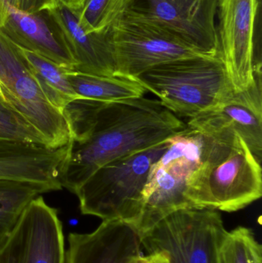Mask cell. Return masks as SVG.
I'll return each instance as SVG.
<instances>
[{
    "label": "cell",
    "mask_w": 262,
    "mask_h": 263,
    "mask_svg": "<svg viewBox=\"0 0 262 263\" xmlns=\"http://www.w3.org/2000/svg\"><path fill=\"white\" fill-rule=\"evenodd\" d=\"M226 232L218 210L186 209L169 215L140 238L148 253L165 252L169 263H219Z\"/></svg>",
    "instance_id": "8992f818"
},
{
    "label": "cell",
    "mask_w": 262,
    "mask_h": 263,
    "mask_svg": "<svg viewBox=\"0 0 262 263\" xmlns=\"http://www.w3.org/2000/svg\"><path fill=\"white\" fill-rule=\"evenodd\" d=\"M134 0H86L75 12L78 24L86 33L107 32L130 9Z\"/></svg>",
    "instance_id": "ffe728a7"
},
{
    "label": "cell",
    "mask_w": 262,
    "mask_h": 263,
    "mask_svg": "<svg viewBox=\"0 0 262 263\" xmlns=\"http://www.w3.org/2000/svg\"><path fill=\"white\" fill-rule=\"evenodd\" d=\"M61 27L75 62L74 72L96 76H115L110 31L86 33L73 12L61 5L50 9Z\"/></svg>",
    "instance_id": "2e32d148"
},
{
    "label": "cell",
    "mask_w": 262,
    "mask_h": 263,
    "mask_svg": "<svg viewBox=\"0 0 262 263\" xmlns=\"http://www.w3.org/2000/svg\"><path fill=\"white\" fill-rule=\"evenodd\" d=\"M65 263H142L141 238L135 227L118 219L103 220L90 233H71Z\"/></svg>",
    "instance_id": "7c38bea8"
},
{
    "label": "cell",
    "mask_w": 262,
    "mask_h": 263,
    "mask_svg": "<svg viewBox=\"0 0 262 263\" xmlns=\"http://www.w3.org/2000/svg\"><path fill=\"white\" fill-rule=\"evenodd\" d=\"M168 139L98 168L75 192L82 214L103 221L118 219L135 227L143 213L151 167L169 148Z\"/></svg>",
    "instance_id": "277c9868"
},
{
    "label": "cell",
    "mask_w": 262,
    "mask_h": 263,
    "mask_svg": "<svg viewBox=\"0 0 262 263\" xmlns=\"http://www.w3.org/2000/svg\"><path fill=\"white\" fill-rule=\"evenodd\" d=\"M0 97H1V96H0Z\"/></svg>",
    "instance_id": "484cf974"
},
{
    "label": "cell",
    "mask_w": 262,
    "mask_h": 263,
    "mask_svg": "<svg viewBox=\"0 0 262 263\" xmlns=\"http://www.w3.org/2000/svg\"><path fill=\"white\" fill-rule=\"evenodd\" d=\"M259 0H218L220 51L237 92L254 83V32Z\"/></svg>",
    "instance_id": "8fae6325"
},
{
    "label": "cell",
    "mask_w": 262,
    "mask_h": 263,
    "mask_svg": "<svg viewBox=\"0 0 262 263\" xmlns=\"http://www.w3.org/2000/svg\"><path fill=\"white\" fill-rule=\"evenodd\" d=\"M18 49L48 101L62 114L70 102L83 98L75 93L69 83L68 69L38 54L23 48Z\"/></svg>",
    "instance_id": "ac0fdd59"
},
{
    "label": "cell",
    "mask_w": 262,
    "mask_h": 263,
    "mask_svg": "<svg viewBox=\"0 0 262 263\" xmlns=\"http://www.w3.org/2000/svg\"><path fill=\"white\" fill-rule=\"evenodd\" d=\"M219 263H262L261 245L251 229L226 232L219 248Z\"/></svg>",
    "instance_id": "44dd1931"
},
{
    "label": "cell",
    "mask_w": 262,
    "mask_h": 263,
    "mask_svg": "<svg viewBox=\"0 0 262 263\" xmlns=\"http://www.w3.org/2000/svg\"><path fill=\"white\" fill-rule=\"evenodd\" d=\"M65 252L58 211L38 196L0 247V263H65Z\"/></svg>",
    "instance_id": "30bf717a"
},
{
    "label": "cell",
    "mask_w": 262,
    "mask_h": 263,
    "mask_svg": "<svg viewBox=\"0 0 262 263\" xmlns=\"http://www.w3.org/2000/svg\"><path fill=\"white\" fill-rule=\"evenodd\" d=\"M55 0H0V28L4 25L9 8H13L26 13H33L57 6Z\"/></svg>",
    "instance_id": "603a6c76"
},
{
    "label": "cell",
    "mask_w": 262,
    "mask_h": 263,
    "mask_svg": "<svg viewBox=\"0 0 262 263\" xmlns=\"http://www.w3.org/2000/svg\"><path fill=\"white\" fill-rule=\"evenodd\" d=\"M109 32L118 77L134 79L158 65L203 55L169 29L130 11Z\"/></svg>",
    "instance_id": "ba28073f"
},
{
    "label": "cell",
    "mask_w": 262,
    "mask_h": 263,
    "mask_svg": "<svg viewBox=\"0 0 262 263\" xmlns=\"http://www.w3.org/2000/svg\"><path fill=\"white\" fill-rule=\"evenodd\" d=\"M58 4L64 6L71 12L75 13L81 9L86 0H55Z\"/></svg>",
    "instance_id": "d4e9b609"
},
{
    "label": "cell",
    "mask_w": 262,
    "mask_h": 263,
    "mask_svg": "<svg viewBox=\"0 0 262 263\" xmlns=\"http://www.w3.org/2000/svg\"><path fill=\"white\" fill-rule=\"evenodd\" d=\"M168 140L169 148L151 167L145 187L144 207L135 227L140 236L172 213L195 209L187 198L188 183L201 163L204 134L189 126Z\"/></svg>",
    "instance_id": "5b68a950"
},
{
    "label": "cell",
    "mask_w": 262,
    "mask_h": 263,
    "mask_svg": "<svg viewBox=\"0 0 262 263\" xmlns=\"http://www.w3.org/2000/svg\"><path fill=\"white\" fill-rule=\"evenodd\" d=\"M53 191L51 187L41 184L0 180V247L12 234L31 201Z\"/></svg>",
    "instance_id": "d6986e66"
},
{
    "label": "cell",
    "mask_w": 262,
    "mask_h": 263,
    "mask_svg": "<svg viewBox=\"0 0 262 263\" xmlns=\"http://www.w3.org/2000/svg\"><path fill=\"white\" fill-rule=\"evenodd\" d=\"M68 79L77 95L97 101L116 102L144 97L146 89L135 79L96 76L68 70Z\"/></svg>",
    "instance_id": "e0dca14e"
},
{
    "label": "cell",
    "mask_w": 262,
    "mask_h": 263,
    "mask_svg": "<svg viewBox=\"0 0 262 263\" xmlns=\"http://www.w3.org/2000/svg\"><path fill=\"white\" fill-rule=\"evenodd\" d=\"M69 145L50 148L43 145L0 139V180L41 184L62 190L60 175Z\"/></svg>",
    "instance_id": "5bb4252c"
},
{
    "label": "cell",
    "mask_w": 262,
    "mask_h": 263,
    "mask_svg": "<svg viewBox=\"0 0 262 263\" xmlns=\"http://www.w3.org/2000/svg\"><path fill=\"white\" fill-rule=\"evenodd\" d=\"M255 83L212 109L190 119L188 126L200 132L230 128L246 142L261 164L262 156L261 72L254 73Z\"/></svg>",
    "instance_id": "4fadbf2b"
},
{
    "label": "cell",
    "mask_w": 262,
    "mask_h": 263,
    "mask_svg": "<svg viewBox=\"0 0 262 263\" xmlns=\"http://www.w3.org/2000/svg\"><path fill=\"white\" fill-rule=\"evenodd\" d=\"M201 133V163L188 183L187 198L193 208L232 213L259 199L261 164L238 133L227 127Z\"/></svg>",
    "instance_id": "7a4b0ae2"
},
{
    "label": "cell",
    "mask_w": 262,
    "mask_h": 263,
    "mask_svg": "<svg viewBox=\"0 0 262 263\" xmlns=\"http://www.w3.org/2000/svg\"><path fill=\"white\" fill-rule=\"evenodd\" d=\"M134 79L172 114L190 119L228 101L237 92L221 55L168 62Z\"/></svg>",
    "instance_id": "3957f363"
},
{
    "label": "cell",
    "mask_w": 262,
    "mask_h": 263,
    "mask_svg": "<svg viewBox=\"0 0 262 263\" xmlns=\"http://www.w3.org/2000/svg\"><path fill=\"white\" fill-rule=\"evenodd\" d=\"M0 96L41 134L46 147L67 145L69 131L63 114L48 101L18 46L1 31Z\"/></svg>",
    "instance_id": "52a82bcc"
},
{
    "label": "cell",
    "mask_w": 262,
    "mask_h": 263,
    "mask_svg": "<svg viewBox=\"0 0 262 263\" xmlns=\"http://www.w3.org/2000/svg\"><path fill=\"white\" fill-rule=\"evenodd\" d=\"M218 0H134L129 11L178 35L200 53L221 55Z\"/></svg>",
    "instance_id": "9c48e42d"
},
{
    "label": "cell",
    "mask_w": 262,
    "mask_h": 263,
    "mask_svg": "<svg viewBox=\"0 0 262 263\" xmlns=\"http://www.w3.org/2000/svg\"><path fill=\"white\" fill-rule=\"evenodd\" d=\"M142 263H169V257L165 252H155L143 256Z\"/></svg>",
    "instance_id": "cb8c5ba5"
},
{
    "label": "cell",
    "mask_w": 262,
    "mask_h": 263,
    "mask_svg": "<svg viewBox=\"0 0 262 263\" xmlns=\"http://www.w3.org/2000/svg\"><path fill=\"white\" fill-rule=\"evenodd\" d=\"M0 31L18 47L38 54L68 70H73L75 60L50 9L26 13L9 8Z\"/></svg>",
    "instance_id": "9a60e30c"
},
{
    "label": "cell",
    "mask_w": 262,
    "mask_h": 263,
    "mask_svg": "<svg viewBox=\"0 0 262 263\" xmlns=\"http://www.w3.org/2000/svg\"><path fill=\"white\" fill-rule=\"evenodd\" d=\"M63 115L69 141L60 182L74 194L105 164L158 145L189 127L159 100L144 97L109 103L76 99Z\"/></svg>",
    "instance_id": "6da1fadb"
},
{
    "label": "cell",
    "mask_w": 262,
    "mask_h": 263,
    "mask_svg": "<svg viewBox=\"0 0 262 263\" xmlns=\"http://www.w3.org/2000/svg\"><path fill=\"white\" fill-rule=\"evenodd\" d=\"M0 139L46 145L39 133L0 97Z\"/></svg>",
    "instance_id": "7402d4cb"
}]
</instances>
